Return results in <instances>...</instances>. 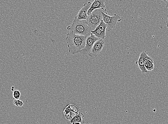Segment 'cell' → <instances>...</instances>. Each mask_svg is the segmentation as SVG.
I'll return each instance as SVG.
<instances>
[{
	"label": "cell",
	"instance_id": "6da1fadb",
	"mask_svg": "<svg viewBox=\"0 0 168 124\" xmlns=\"http://www.w3.org/2000/svg\"><path fill=\"white\" fill-rule=\"evenodd\" d=\"M87 36L74 34L72 32L67 34L66 40L69 52L74 54L80 53L85 47Z\"/></svg>",
	"mask_w": 168,
	"mask_h": 124
},
{
	"label": "cell",
	"instance_id": "7a4b0ae2",
	"mask_svg": "<svg viewBox=\"0 0 168 124\" xmlns=\"http://www.w3.org/2000/svg\"><path fill=\"white\" fill-rule=\"evenodd\" d=\"M68 30L74 34L88 37L91 34V30L85 20H78L75 17L71 26H68Z\"/></svg>",
	"mask_w": 168,
	"mask_h": 124
},
{
	"label": "cell",
	"instance_id": "3957f363",
	"mask_svg": "<svg viewBox=\"0 0 168 124\" xmlns=\"http://www.w3.org/2000/svg\"><path fill=\"white\" fill-rule=\"evenodd\" d=\"M102 12L107 13L106 9H97L94 10L90 15H88L86 21L91 31L95 29L101 23L103 19Z\"/></svg>",
	"mask_w": 168,
	"mask_h": 124
},
{
	"label": "cell",
	"instance_id": "277c9868",
	"mask_svg": "<svg viewBox=\"0 0 168 124\" xmlns=\"http://www.w3.org/2000/svg\"><path fill=\"white\" fill-rule=\"evenodd\" d=\"M103 19L104 23L107 26V32H109L116 27L118 22H120L122 21V18L119 15L115 14L113 16L108 15L107 13L102 12Z\"/></svg>",
	"mask_w": 168,
	"mask_h": 124
},
{
	"label": "cell",
	"instance_id": "5b68a950",
	"mask_svg": "<svg viewBox=\"0 0 168 124\" xmlns=\"http://www.w3.org/2000/svg\"><path fill=\"white\" fill-rule=\"evenodd\" d=\"M98 39H99L96 37L94 34H91V35L87 38L85 47L80 51V53L84 55L89 56L90 52L93 46Z\"/></svg>",
	"mask_w": 168,
	"mask_h": 124
},
{
	"label": "cell",
	"instance_id": "8992f818",
	"mask_svg": "<svg viewBox=\"0 0 168 124\" xmlns=\"http://www.w3.org/2000/svg\"><path fill=\"white\" fill-rule=\"evenodd\" d=\"M104 43V39H99L97 40L93 46L89 56L91 57H97L102 50Z\"/></svg>",
	"mask_w": 168,
	"mask_h": 124
},
{
	"label": "cell",
	"instance_id": "52a82bcc",
	"mask_svg": "<svg viewBox=\"0 0 168 124\" xmlns=\"http://www.w3.org/2000/svg\"><path fill=\"white\" fill-rule=\"evenodd\" d=\"M93 2L86 3L84 4L83 7L79 11L77 16L75 17L78 20H86L88 18V11L91 7Z\"/></svg>",
	"mask_w": 168,
	"mask_h": 124
},
{
	"label": "cell",
	"instance_id": "ba28073f",
	"mask_svg": "<svg viewBox=\"0 0 168 124\" xmlns=\"http://www.w3.org/2000/svg\"><path fill=\"white\" fill-rule=\"evenodd\" d=\"M142 53L143 54L144 63L145 68L148 72L152 71L154 69L153 59L148 55L146 51H143Z\"/></svg>",
	"mask_w": 168,
	"mask_h": 124
},
{
	"label": "cell",
	"instance_id": "9c48e42d",
	"mask_svg": "<svg viewBox=\"0 0 168 124\" xmlns=\"http://www.w3.org/2000/svg\"><path fill=\"white\" fill-rule=\"evenodd\" d=\"M106 10L105 1L104 0H95L92 3L88 11V15H90L93 11L97 9Z\"/></svg>",
	"mask_w": 168,
	"mask_h": 124
},
{
	"label": "cell",
	"instance_id": "30bf717a",
	"mask_svg": "<svg viewBox=\"0 0 168 124\" xmlns=\"http://www.w3.org/2000/svg\"><path fill=\"white\" fill-rule=\"evenodd\" d=\"M135 63L138 64L140 70H141L142 73L145 74V73H148V71L145 68L144 63L143 57L142 53L140 54L139 59L137 61L135 62Z\"/></svg>",
	"mask_w": 168,
	"mask_h": 124
},
{
	"label": "cell",
	"instance_id": "8fae6325",
	"mask_svg": "<svg viewBox=\"0 0 168 124\" xmlns=\"http://www.w3.org/2000/svg\"><path fill=\"white\" fill-rule=\"evenodd\" d=\"M91 33L99 39H104L106 37V34L103 33L97 28L94 30L91 31Z\"/></svg>",
	"mask_w": 168,
	"mask_h": 124
},
{
	"label": "cell",
	"instance_id": "7c38bea8",
	"mask_svg": "<svg viewBox=\"0 0 168 124\" xmlns=\"http://www.w3.org/2000/svg\"><path fill=\"white\" fill-rule=\"evenodd\" d=\"M84 115L82 113H79V114L77 115H76L75 118H73V119L71 121H70V123L69 124H70L72 123L73 122H77L80 123L82 124L84 123V121L82 120L83 118L84 117Z\"/></svg>",
	"mask_w": 168,
	"mask_h": 124
},
{
	"label": "cell",
	"instance_id": "4fadbf2b",
	"mask_svg": "<svg viewBox=\"0 0 168 124\" xmlns=\"http://www.w3.org/2000/svg\"><path fill=\"white\" fill-rule=\"evenodd\" d=\"M97 28L100 29L103 33L106 34V32L107 26L103 20L102 21L101 23L97 27Z\"/></svg>",
	"mask_w": 168,
	"mask_h": 124
},
{
	"label": "cell",
	"instance_id": "5bb4252c",
	"mask_svg": "<svg viewBox=\"0 0 168 124\" xmlns=\"http://www.w3.org/2000/svg\"><path fill=\"white\" fill-rule=\"evenodd\" d=\"M13 99L15 100H19L21 96L20 92L18 90H15L13 93Z\"/></svg>",
	"mask_w": 168,
	"mask_h": 124
},
{
	"label": "cell",
	"instance_id": "9a60e30c",
	"mask_svg": "<svg viewBox=\"0 0 168 124\" xmlns=\"http://www.w3.org/2000/svg\"><path fill=\"white\" fill-rule=\"evenodd\" d=\"M18 107H22L23 106V102L22 101L18 100Z\"/></svg>",
	"mask_w": 168,
	"mask_h": 124
},
{
	"label": "cell",
	"instance_id": "2e32d148",
	"mask_svg": "<svg viewBox=\"0 0 168 124\" xmlns=\"http://www.w3.org/2000/svg\"><path fill=\"white\" fill-rule=\"evenodd\" d=\"M166 3V7L168 9V1H162Z\"/></svg>",
	"mask_w": 168,
	"mask_h": 124
},
{
	"label": "cell",
	"instance_id": "e0dca14e",
	"mask_svg": "<svg viewBox=\"0 0 168 124\" xmlns=\"http://www.w3.org/2000/svg\"><path fill=\"white\" fill-rule=\"evenodd\" d=\"M72 124H82L81 123L77 122H73L72 123Z\"/></svg>",
	"mask_w": 168,
	"mask_h": 124
},
{
	"label": "cell",
	"instance_id": "ac0fdd59",
	"mask_svg": "<svg viewBox=\"0 0 168 124\" xmlns=\"http://www.w3.org/2000/svg\"><path fill=\"white\" fill-rule=\"evenodd\" d=\"M15 87H14L13 86L11 87V91H12L13 92L15 91Z\"/></svg>",
	"mask_w": 168,
	"mask_h": 124
},
{
	"label": "cell",
	"instance_id": "d6986e66",
	"mask_svg": "<svg viewBox=\"0 0 168 124\" xmlns=\"http://www.w3.org/2000/svg\"><path fill=\"white\" fill-rule=\"evenodd\" d=\"M166 25L167 27V29H168V17L167 19V21Z\"/></svg>",
	"mask_w": 168,
	"mask_h": 124
},
{
	"label": "cell",
	"instance_id": "ffe728a7",
	"mask_svg": "<svg viewBox=\"0 0 168 124\" xmlns=\"http://www.w3.org/2000/svg\"></svg>",
	"mask_w": 168,
	"mask_h": 124
}]
</instances>
